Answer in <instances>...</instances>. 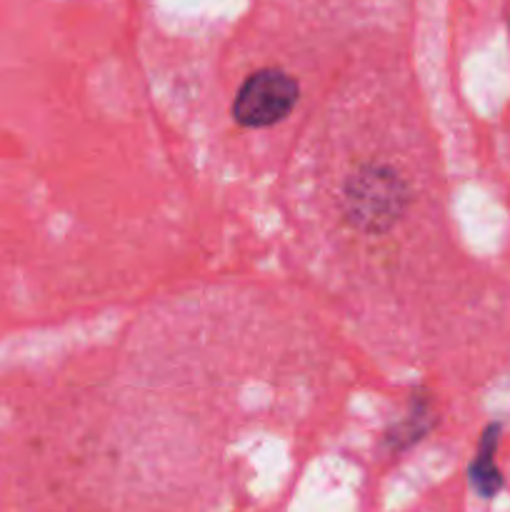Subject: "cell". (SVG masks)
Wrapping results in <instances>:
<instances>
[{
    "instance_id": "1",
    "label": "cell",
    "mask_w": 510,
    "mask_h": 512,
    "mask_svg": "<svg viewBox=\"0 0 510 512\" xmlns=\"http://www.w3.org/2000/svg\"><path fill=\"white\" fill-rule=\"evenodd\" d=\"M340 208L355 230L368 235L390 233L410 208V185L388 163H365L345 180Z\"/></svg>"
},
{
    "instance_id": "2",
    "label": "cell",
    "mask_w": 510,
    "mask_h": 512,
    "mask_svg": "<svg viewBox=\"0 0 510 512\" xmlns=\"http://www.w3.org/2000/svg\"><path fill=\"white\" fill-rule=\"evenodd\" d=\"M298 95L300 88L293 75L275 68L258 70L235 95L233 118L245 128H268L290 115Z\"/></svg>"
},
{
    "instance_id": "3",
    "label": "cell",
    "mask_w": 510,
    "mask_h": 512,
    "mask_svg": "<svg viewBox=\"0 0 510 512\" xmlns=\"http://www.w3.org/2000/svg\"><path fill=\"white\" fill-rule=\"evenodd\" d=\"M498 433H500L498 425H490V428L485 430L483 440H480L478 458H475L473 465H470V483H473V488L478 490L483 498H493V495L500 493V488H503V475L498 473V468H495L493 463L495 445H498Z\"/></svg>"
}]
</instances>
